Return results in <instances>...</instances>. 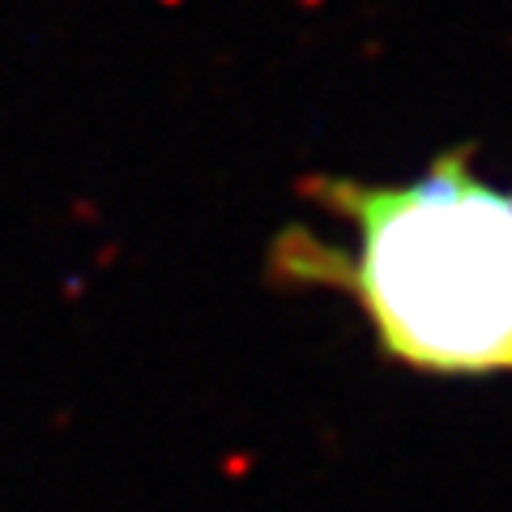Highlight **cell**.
<instances>
[{"mask_svg":"<svg viewBox=\"0 0 512 512\" xmlns=\"http://www.w3.org/2000/svg\"><path fill=\"white\" fill-rule=\"evenodd\" d=\"M350 248L291 231L278 269L342 291L380 355L414 376H512V184L474 150H444L406 180H316Z\"/></svg>","mask_w":512,"mask_h":512,"instance_id":"1","label":"cell"}]
</instances>
